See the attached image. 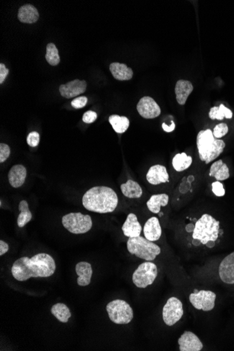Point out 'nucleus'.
Segmentation results:
<instances>
[{"label":"nucleus","mask_w":234,"mask_h":351,"mask_svg":"<svg viewBox=\"0 0 234 351\" xmlns=\"http://www.w3.org/2000/svg\"><path fill=\"white\" fill-rule=\"evenodd\" d=\"M55 260L51 255L39 253L32 258L28 257L16 260L11 268V273L15 279L26 281L31 278H47L55 273Z\"/></svg>","instance_id":"f257e3e1"},{"label":"nucleus","mask_w":234,"mask_h":351,"mask_svg":"<svg viewBox=\"0 0 234 351\" xmlns=\"http://www.w3.org/2000/svg\"><path fill=\"white\" fill-rule=\"evenodd\" d=\"M117 193L108 187H95L85 193L82 204L87 210L98 213L113 212L118 205Z\"/></svg>","instance_id":"f03ea898"},{"label":"nucleus","mask_w":234,"mask_h":351,"mask_svg":"<svg viewBox=\"0 0 234 351\" xmlns=\"http://www.w3.org/2000/svg\"><path fill=\"white\" fill-rule=\"evenodd\" d=\"M197 144L199 158L206 164L217 159L225 147V142L215 138L210 129L199 132Z\"/></svg>","instance_id":"7ed1b4c3"},{"label":"nucleus","mask_w":234,"mask_h":351,"mask_svg":"<svg viewBox=\"0 0 234 351\" xmlns=\"http://www.w3.org/2000/svg\"><path fill=\"white\" fill-rule=\"evenodd\" d=\"M220 234V222L213 217L204 214L196 223L193 232V238L197 239L201 243L205 245L209 240L215 241Z\"/></svg>","instance_id":"20e7f679"},{"label":"nucleus","mask_w":234,"mask_h":351,"mask_svg":"<svg viewBox=\"0 0 234 351\" xmlns=\"http://www.w3.org/2000/svg\"><path fill=\"white\" fill-rule=\"evenodd\" d=\"M127 249L131 255L149 262L154 260L161 253L159 246L141 235L129 238L127 241Z\"/></svg>","instance_id":"39448f33"},{"label":"nucleus","mask_w":234,"mask_h":351,"mask_svg":"<svg viewBox=\"0 0 234 351\" xmlns=\"http://www.w3.org/2000/svg\"><path fill=\"white\" fill-rule=\"evenodd\" d=\"M110 321L117 324H126L133 319V310L124 300L116 299L107 305Z\"/></svg>","instance_id":"423d86ee"},{"label":"nucleus","mask_w":234,"mask_h":351,"mask_svg":"<svg viewBox=\"0 0 234 351\" xmlns=\"http://www.w3.org/2000/svg\"><path fill=\"white\" fill-rule=\"evenodd\" d=\"M62 223L66 230L74 234H83L91 230V217L81 212H72L63 216Z\"/></svg>","instance_id":"0eeeda50"},{"label":"nucleus","mask_w":234,"mask_h":351,"mask_svg":"<svg viewBox=\"0 0 234 351\" xmlns=\"http://www.w3.org/2000/svg\"><path fill=\"white\" fill-rule=\"evenodd\" d=\"M157 275V266L151 262L147 261L138 267L133 273L132 279L137 288H146L153 284Z\"/></svg>","instance_id":"6e6552de"},{"label":"nucleus","mask_w":234,"mask_h":351,"mask_svg":"<svg viewBox=\"0 0 234 351\" xmlns=\"http://www.w3.org/2000/svg\"><path fill=\"white\" fill-rule=\"evenodd\" d=\"M184 314L182 301L176 297L168 300L163 309V320L168 326H173L179 321Z\"/></svg>","instance_id":"1a4fd4ad"},{"label":"nucleus","mask_w":234,"mask_h":351,"mask_svg":"<svg viewBox=\"0 0 234 351\" xmlns=\"http://www.w3.org/2000/svg\"><path fill=\"white\" fill-rule=\"evenodd\" d=\"M216 294L208 291H195L189 295V301L197 310L210 311L215 308Z\"/></svg>","instance_id":"9d476101"},{"label":"nucleus","mask_w":234,"mask_h":351,"mask_svg":"<svg viewBox=\"0 0 234 351\" xmlns=\"http://www.w3.org/2000/svg\"><path fill=\"white\" fill-rule=\"evenodd\" d=\"M138 113L145 118H154L161 115V108L151 97H143L137 105Z\"/></svg>","instance_id":"9b49d317"},{"label":"nucleus","mask_w":234,"mask_h":351,"mask_svg":"<svg viewBox=\"0 0 234 351\" xmlns=\"http://www.w3.org/2000/svg\"><path fill=\"white\" fill-rule=\"evenodd\" d=\"M180 351H201L204 347L202 342L194 333L185 331L178 339Z\"/></svg>","instance_id":"f8f14e48"},{"label":"nucleus","mask_w":234,"mask_h":351,"mask_svg":"<svg viewBox=\"0 0 234 351\" xmlns=\"http://www.w3.org/2000/svg\"><path fill=\"white\" fill-rule=\"evenodd\" d=\"M87 82L85 80H75L71 81L66 85H62L59 87L61 95L64 98L70 99L78 96L85 93L87 89Z\"/></svg>","instance_id":"ddd939ff"},{"label":"nucleus","mask_w":234,"mask_h":351,"mask_svg":"<svg viewBox=\"0 0 234 351\" xmlns=\"http://www.w3.org/2000/svg\"><path fill=\"white\" fill-rule=\"evenodd\" d=\"M219 275L223 283L234 284V252L226 257L220 263Z\"/></svg>","instance_id":"4468645a"},{"label":"nucleus","mask_w":234,"mask_h":351,"mask_svg":"<svg viewBox=\"0 0 234 351\" xmlns=\"http://www.w3.org/2000/svg\"><path fill=\"white\" fill-rule=\"evenodd\" d=\"M169 179V175L168 174L167 169L161 165H155L151 166L146 174V179L153 185H158L161 183L168 182Z\"/></svg>","instance_id":"2eb2a0df"},{"label":"nucleus","mask_w":234,"mask_h":351,"mask_svg":"<svg viewBox=\"0 0 234 351\" xmlns=\"http://www.w3.org/2000/svg\"><path fill=\"white\" fill-rule=\"evenodd\" d=\"M122 231L123 234L128 238L138 237L141 235L142 227L135 214L130 213L128 215L126 220L122 226Z\"/></svg>","instance_id":"dca6fc26"},{"label":"nucleus","mask_w":234,"mask_h":351,"mask_svg":"<svg viewBox=\"0 0 234 351\" xmlns=\"http://www.w3.org/2000/svg\"><path fill=\"white\" fill-rule=\"evenodd\" d=\"M143 231H144L145 237L150 241L154 242L159 240L162 234L159 219L156 217L149 218L146 221Z\"/></svg>","instance_id":"f3484780"},{"label":"nucleus","mask_w":234,"mask_h":351,"mask_svg":"<svg viewBox=\"0 0 234 351\" xmlns=\"http://www.w3.org/2000/svg\"><path fill=\"white\" fill-rule=\"evenodd\" d=\"M27 177V170L23 165H15L10 170L8 179L10 184L14 188L21 187Z\"/></svg>","instance_id":"a211bd4d"},{"label":"nucleus","mask_w":234,"mask_h":351,"mask_svg":"<svg viewBox=\"0 0 234 351\" xmlns=\"http://www.w3.org/2000/svg\"><path fill=\"white\" fill-rule=\"evenodd\" d=\"M75 271L79 276L77 284L82 287L88 286L93 275V270L90 263L87 262H81L76 265Z\"/></svg>","instance_id":"6ab92c4d"},{"label":"nucleus","mask_w":234,"mask_h":351,"mask_svg":"<svg viewBox=\"0 0 234 351\" xmlns=\"http://www.w3.org/2000/svg\"><path fill=\"white\" fill-rule=\"evenodd\" d=\"M193 90H194V87L192 82L187 80L177 81L175 91H176V99L178 104L184 105Z\"/></svg>","instance_id":"aec40b11"},{"label":"nucleus","mask_w":234,"mask_h":351,"mask_svg":"<svg viewBox=\"0 0 234 351\" xmlns=\"http://www.w3.org/2000/svg\"><path fill=\"white\" fill-rule=\"evenodd\" d=\"M18 18L21 22L32 24L39 19V13L32 4H26L20 8Z\"/></svg>","instance_id":"412c9836"},{"label":"nucleus","mask_w":234,"mask_h":351,"mask_svg":"<svg viewBox=\"0 0 234 351\" xmlns=\"http://www.w3.org/2000/svg\"><path fill=\"white\" fill-rule=\"evenodd\" d=\"M110 70L113 77L117 80H130L133 76V72L131 68L125 64L119 63V62H113L110 64Z\"/></svg>","instance_id":"4be33fe9"},{"label":"nucleus","mask_w":234,"mask_h":351,"mask_svg":"<svg viewBox=\"0 0 234 351\" xmlns=\"http://www.w3.org/2000/svg\"><path fill=\"white\" fill-rule=\"evenodd\" d=\"M210 176L215 177L217 181L226 180L230 177V170L222 160H219L211 166Z\"/></svg>","instance_id":"5701e85b"},{"label":"nucleus","mask_w":234,"mask_h":351,"mask_svg":"<svg viewBox=\"0 0 234 351\" xmlns=\"http://www.w3.org/2000/svg\"><path fill=\"white\" fill-rule=\"evenodd\" d=\"M169 197L166 194H155L151 196L146 203L148 209L154 214H158L161 207H165L169 204Z\"/></svg>","instance_id":"b1692460"},{"label":"nucleus","mask_w":234,"mask_h":351,"mask_svg":"<svg viewBox=\"0 0 234 351\" xmlns=\"http://www.w3.org/2000/svg\"><path fill=\"white\" fill-rule=\"evenodd\" d=\"M121 190L123 195L129 199H139L143 195V189L141 186L131 179L121 184Z\"/></svg>","instance_id":"393cba45"},{"label":"nucleus","mask_w":234,"mask_h":351,"mask_svg":"<svg viewBox=\"0 0 234 351\" xmlns=\"http://www.w3.org/2000/svg\"><path fill=\"white\" fill-rule=\"evenodd\" d=\"M109 122L117 133H125L130 125L129 119L127 117H120L117 115H111L109 117Z\"/></svg>","instance_id":"a878e982"},{"label":"nucleus","mask_w":234,"mask_h":351,"mask_svg":"<svg viewBox=\"0 0 234 351\" xmlns=\"http://www.w3.org/2000/svg\"><path fill=\"white\" fill-rule=\"evenodd\" d=\"M173 166L177 172H182L190 167L192 164V158L185 153L176 154L173 159Z\"/></svg>","instance_id":"bb28decb"},{"label":"nucleus","mask_w":234,"mask_h":351,"mask_svg":"<svg viewBox=\"0 0 234 351\" xmlns=\"http://www.w3.org/2000/svg\"><path fill=\"white\" fill-rule=\"evenodd\" d=\"M51 311H52V314L61 322L67 323L72 316L70 310L65 304H62V303H58V304L54 305Z\"/></svg>","instance_id":"cd10ccee"},{"label":"nucleus","mask_w":234,"mask_h":351,"mask_svg":"<svg viewBox=\"0 0 234 351\" xmlns=\"http://www.w3.org/2000/svg\"><path fill=\"white\" fill-rule=\"evenodd\" d=\"M19 209L20 214L18 217V225L23 228L32 220V214L29 210V204L26 201H21L20 202Z\"/></svg>","instance_id":"c85d7f7f"},{"label":"nucleus","mask_w":234,"mask_h":351,"mask_svg":"<svg viewBox=\"0 0 234 351\" xmlns=\"http://www.w3.org/2000/svg\"><path fill=\"white\" fill-rule=\"evenodd\" d=\"M233 113L230 109L226 108L223 104L219 107H213L210 109L209 117L211 119L223 120V118H232Z\"/></svg>","instance_id":"c756f323"},{"label":"nucleus","mask_w":234,"mask_h":351,"mask_svg":"<svg viewBox=\"0 0 234 351\" xmlns=\"http://www.w3.org/2000/svg\"><path fill=\"white\" fill-rule=\"evenodd\" d=\"M46 60L48 63L52 66H57L60 62V58L59 57L58 50L55 44L53 43H50L47 45Z\"/></svg>","instance_id":"7c9ffc66"},{"label":"nucleus","mask_w":234,"mask_h":351,"mask_svg":"<svg viewBox=\"0 0 234 351\" xmlns=\"http://www.w3.org/2000/svg\"><path fill=\"white\" fill-rule=\"evenodd\" d=\"M228 131V126H227L225 123H220V124L217 125V126L214 128L212 133H213V136L215 138H217V139H220V138H222V137L227 135Z\"/></svg>","instance_id":"2f4dec72"},{"label":"nucleus","mask_w":234,"mask_h":351,"mask_svg":"<svg viewBox=\"0 0 234 351\" xmlns=\"http://www.w3.org/2000/svg\"><path fill=\"white\" fill-rule=\"evenodd\" d=\"M11 149L9 146L1 143L0 144V163H4L9 157Z\"/></svg>","instance_id":"473e14b6"},{"label":"nucleus","mask_w":234,"mask_h":351,"mask_svg":"<svg viewBox=\"0 0 234 351\" xmlns=\"http://www.w3.org/2000/svg\"><path fill=\"white\" fill-rule=\"evenodd\" d=\"M39 140H40V137H39V133L37 132L33 131L29 133L27 138V143L29 146L32 147H35L39 145Z\"/></svg>","instance_id":"72a5a7b5"},{"label":"nucleus","mask_w":234,"mask_h":351,"mask_svg":"<svg viewBox=\"0 0 234 351\" xmlns=\"http://www.w3.org/2000/svg\"><path fill=\"white\" fill-rule=\"evenodd\" d=\"M88 103V98L85 96L77 97L71 102V105L75 109L85 108Z\"/></svg>","instance_id":"f704fd0d"},{"label":"nucleus","mask_w":234,"mask_h":351,"mask_svg":"<svg viewBox=\"0 0 234 351\" xmlns=\"http://www.w3.org/2000/svg\"><path fill=\"white\" fill-rule=\"evenodd\" d=\"M212 190L217 197H222L225 195V190L224 189L223 184L218 181L212 183Z\"/></svg>","instance_id":"c9c22d12"},{"label":"nucleus","mask_w":234,"mask_h":351,"mask_svg":"<svg viewBox=\"0 0 234 351\" xmlns=\"http://www.w3.org/2000/svg\"><path fill=\"white\" fill-rule=\"evenodd\" d=\"M97 117H98V115L96 113L93 111H88L83 115L82 120L86 123H91L97 119Z\"/></svg>","instance_id":"e433bc0d"},{"label":"nucleus","mask_w":234,"mask_h":351,"mask_svg":"<svg viewBox=\"0 0 234 351\" xmlns=\"http://www.w3.org/2000/svg\"><path fill=\"white\" fill-rule=\"evenodd\" d=\"M9 74V69L6 68L4 64H0V84H2Z\"/></svg>","instance_id":"4c0bfd02"},{"label":"nucleus","mask_w":234,"mask_h":351,"mask_svg":"<svg viewBox=\"0 0 234 351\" xmlns=\"http://www.w3.org/2000/svg\"><path fill=\"white\" fill-rule=\"evenodd\" d=\"M9 245L7 243H5L3 240L0 241V256H2L4 254L7 253L9 251Z\"/></svg>","instance_id":"58836bf2"},{"label":"nucleus","mask_w":234,"mask_h":351,"mask_svg":"<svg viewBox=\"0 0 234 351\" xmlns=\"http://www.w3.org/2000/svg\"><path fill=\"white\" fill-rule=\"evenodd\" d=\"M162 128L163 129H164L165 131L167 132V133H171V132L174 131L175 128H176V124H175L174 121H171V126H167L166 123H163Z\"/></svg>","instance_id":"ea45409f"},{"label":"nucleus","mask_w":234,"mask_h":351,"mask_svg":"<svg viewBox=\"0 0 234 351\" xmlns=\"http://www.w3.org/2000/svg\"><path fill=\"white\" fill-rule=\"evenodd\" d=\"M194 229H195V226L193 225V224H189L187 227H186V231L189 233L190 232H194Z\"/></svg>","instance_id":"a19ab883"},{"label":"nucleus","mask_w":234,"mask_h":351,"mask_svg":"<svg viewBox=\"0 0 234 351\" xmlns=\"http://www.w3.org/2000/svg\"><path fill=\"white\" fill-rule=\"evenodd\" d=\"M205 245L207 247V248H213L214 246H215V241H212V240H209V241L207 242V243H206Z\"/></svg>","instance_id":"79ce46f5"},{"label":"nucleus","mask_w":234,"mask_h":351,"mask_svg":"<svg viewBox=\"0 0 234 351\" xmlns=\"http://www.w3.org/2000/svg\"><path fill=\"white\" fill-rule=\"evenodd\" d=\"M199 243H201V241L199 240H197V239H194V240H193V244L196 246L199 245Z\"/></svg>","instance_id":"37998d69"}]
</instances>
